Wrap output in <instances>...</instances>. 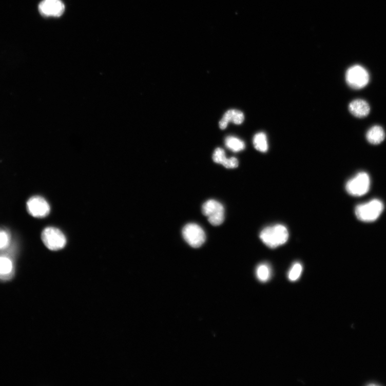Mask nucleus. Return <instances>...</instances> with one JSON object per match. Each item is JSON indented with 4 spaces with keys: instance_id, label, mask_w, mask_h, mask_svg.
Returning <instances> with one entry per match:
<instances>
[{
    "instance_id": "1",
    "label": "nucleus",
    "mask_w": 386,
    "mask_h": 386,
    "mask_svg": "<svg viewBox=\"0 0 386 386\" xmlns=\"http://www.w3.org/2000/svg\"><path fill=\"white\" fill-rule=\"evenodd\" d=\"M287 228L282 224H276L263 229L260 238L263 243L271 248H276L285 244L288 239Z\"/></svg>"
},
{
    "instance_id": "2",
    "label": "nucleus",
    "mask_w": 386,
    "mask_h": 386,
    "mask_svg": "<svg viewBox=\"0 0 386 386\" xmlns=\"http://www.w3.org/2000/svg\"><path fill=\"white\" fill-rule=\"evenodd\" d=\"M384 209L383 202L378 199H373L367 203L358 205L355 209L357 218L363 222L376 221Z\"/></svg>"
},
{
    "instance_id": "3",
    "label": "nucleus",
    "mask_w": 386,
    "mask_h": 386,
    "mask_svg": "<svg viewBox=\"0 0 386 386\" xmlns=\"http://www.w3.org/2000/svg\"><path fill=\"white\" fill-rule=\"evenodd\" d=\"M370 184L369 175L366 172H360L348 181L345 185V189L348 194L352 196L361 197L369 191Z\"/></svg>"
},
{
    "instance_id": "4",
    "label": "nucleus",
    "mask_w": 386,
    "mask_h": 386,
    "mask_svg": "<svg viewBox=\"0 0 386 386\" xmlns=\"http://www.w3.org/2000/svg\"><path fill=\"white\" fill-rule=\"evenodd\" d=\"M345 80L350 87L359 90L368 85L370 75L365 68L359 65H355L348 69Z\"/></svg>"
},
{
    "instance_id": "5",
    "label": "nucleus",
    "mask_w": 386,
    "mask_h": 386,
    "mask_svg": "<svg viewBox=\"0 0 386 386\" xmlns=\"http://www.w3.org/2000/svg\"><path fill=\"white\" fill-rule=\"evenodd\" d=\"M42 239L46 247L51 250L62 249L66 244V238L64 234L54 227L45 228L42 233Z\"/></svg>"
},
{
    "instance_id": "6",
    "label": "nucleus",
    "mask_w": 386,
    "mask_h": 386,
    "mask_svg": "<svg viewBox=\"0 0 386 386\" xmlns=\"http://www.w3.org/2000/svg\"><path fill=\"white\" fill-rule=\"evenodd\" d=\"M202 213L208 217L209 222L214 226H219L224 221V208L218 201L210 200L203 204Z\"/></svg>"
},
{
    "instance_id": "7",
    "label": "nucleus",
    "mask_w": 386,
    "mask_h": 386,
    "mask_svg": "<svg viewBox=\"0 0 386 386\" xmlns=\"http://www.w3.org/2000/svg\"><path fill=\"white\" fill-rule=\"evenodd\" d=\"M183 236L186 242L194 248L201 247L206 241V234L202 227L194 223L188 224L184 227Z\"/></svg>"
},
{
    "instance_id": "8",
    "label": "nucleus",
    "mask_w": 386,
    "mask_h": 386,
    "mask_svg": "<svg viewBox=\"0 0 386 386\" xmlns=\"http://www.w3.org/2000/svg\"><path fill=\"white\" fill-rule=\"evenodd\" d=\"M27 210L29 213L35 218H44L50 212L49 204L43 198L35 196L27 202Z\"/></svg>"
},
{
    "instance_id": "9",
    "label": "nucleus",
    "mask_w": 386,
    "mask_h": 386,
    "mask_svg": "<svg viewBox=\"0 0 386 386\" xmlns=\"http://www.w3.org/2000/svg\"><path fill=\"white\" fill-rule=\"evenodd\" d=\"M65 9V5L61 0H43L39 6L40 13L45 16H61Z\"/></svg>"
},
{
    "instance_id": "10",
    "label": "nucleus",
    "mask_w": 386,
    "mask_h": 386,
    "mask_svg": "<svg viewBox=\"0 0 386 386\" xmlns=\"http://www.w3.org/2000/svg\"><path fill=\"white\" fill-rule=\"evenodd\" d=\"M244 119V114L242 112L237 110H228L221 120L219 123L220 127L221 129H225L230 123L240 125L243 123Z\"/></svg>"
},
{
    "instance_id": "11",
    "label": "nucleus",
    "mask_w": 386,
    "mask_h": 386,
    "mask_svg": "<svg viewBox=\"0 0 386 386\" xmlns=\"http://www.w3.org/2000/svg\"><path fill=\"white\" fill-rule=\"evenodd\" d=\"M349 110L356 117L361 118L368 116L370 112V107L363 100H355L349 105Z\"/></svg>"
},
{
    "instance_id": "12",
    "label": "nucleus",
    "mask_w": 386,
    "mask_h": 386,
    "mask_svg": "<svg viewBox=\"0 0 386 386\" xmlns=\"http://www.w3.org/2000/svg\"><path fill=\"white\" fill-rule=\"evenodd\" d=\"M213 159L215 163L221 164L227 168H236L239 165V162L236 158H226L225 151L220 148L215 150Z\"/></svg>"
},
{
    "instance_id": "13",
    "label": "nucleus",
    "mask_w": 386,
    "mask_h": 386,
    "mask_svg": "<svg viewBox=\"0 0 386 386\" xmlns=\"http://www.w3.org/2000/svg\"><path fill=\"white\" fill-rule=\"evenodd\" d=\"M13 263L8 258L0 256V280H8L14 275Z\"/></svg>"
},
{
    "instance_id": "14",
    "label": "nucleus",
    "mask_w": 386,
    "mask_h": 386,
    "mask_svg": "<svg viewBox=\"0 0 386 386\" xmlns=\"http://www.w3.org/2000/svg\"><path fill=\"white\" fill-rule=\"evenodd\" d=\"M366 139L369 143L374 145L379 144L385 138L383 129L379 126H374L368 131Z\"/></svg>"
},
{
    "instance_id": "15",
    "label": "nucleus",
    "mask_w": 386,
    "mask_h": 386,
    "mask_svg": "<svg viewBox=\"0 0 386 386\" xmlns=\"http://www.w3.org/2000/svg\"><path fill=\"white\" fill-rule=\"evenodd\" d=\"M255 148L261 152H266L268 150L267 136L263 132H258L253 138Z\"/></svg>"
},
{
    "instance_id": "16",
    "label": "nucleus",
    "mask_w": 386,
    "mask_h": 386,
    "mask_svg": "<svg viewBox=\"0 0 386 386\" xmlns=\"http://www.w3.org/2000/svg\"><path fill=\"white\" fill-rule=\"evenodd\" d=\"M226 147L230 150L238 152L243 150L245 148L244 141L234 137H228L225 139Z\"/></svg>"
},
{
    "instance_id": "17",
    "label": "nucleus",
    "mask_w": 386,
    "mask_h": 386,
    "mask_svg": "<svg viewBox=\"0 0 386 386\" xmlns=\"http://www.w3.org/2000/svg\"><path fill=\"white\" fill-rule=\"evenodd\" d=\"M258 279L261 282H266L271 278V269L267 263H262L258 265L256 270Z\"/></svg>"
},
{
    "instance_id": "18",
    "label": "nucleus",
    "mask_w": 386,
    "mask_h": 386,
    "mask_svg": "<svg viewBox=\"0 0 386 386\" xmlns=\"http://www.w3.org/2000/svg\"><path fill=\"white\" fill-rule=\"evenodd\" d=\"M303 272V265L299 262L294 263L288 273V278L292 282L297 281Z\"/></svg>"
},
{
    "instance_id": "19",
    "label": "nucleus",
    "mask_w": 386,
    "mask_h": 386,
    "mask_svg": "<svg viewBox=\"0 0 386 386\" xmlns=\"http://www.w3.org/2000/svg\"><path fill=\"white\" fill-rule=\"evenodd\" d=\"M10 236L5 231L0 230V249L6 248L9 244Z\"/></svg>"
}]
</instances>
